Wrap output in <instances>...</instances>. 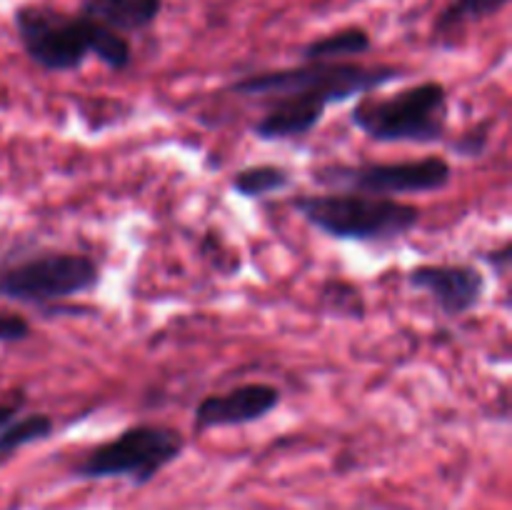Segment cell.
Listing matches in <instances>:
<instances>
[{
	"mask_svg": "<svg viewBox=\"0 0 512 510\" xmlns=\"http://www.w3.org/2000/svg\"><path fill=\"white\" fill-rule=\"evenodd\" d=\"M290 205L323 235L353 243H390L418 228L423 218V210L415 203L353 190L305 193L293 198Z\"/></svg>",
	"mask_w": 512,
	"mask_h": 510,
	"instance_id": "1",
	"label": "cell"
},
{
	"mask_svg": "<svg viewBox=\"0 0 512 510\" xmlns=\"http://www.w3.org/2000/svg\"><path fill=\"white\" fill-rule=\"evenodd\" d=\"M448 110V88L440 80H423L393 95H360L348 115L375 143L430 145L448 135Z\"/></svg>",
	"mask_w": 512,
	"mask_h": 510,
	"instance_id": "2",
	"label": "cell"
},
{
	"mask_svg": "<svg viewBox=\"0 0 512 510\" xmlns=\"http://www.w3.org/2000/svg\"><path fill=\"white\" fill-rule=\"evenodd\" d=\"M405 78V70L385 63H353V60H303L293 68L263 70L228 85L233 95L243 98H278L290 93H315L330 105L360 98Z\"/></svg>",
	"mask_w": 512,
	"mask_h": 510,
	"instance_id": "3",
	"label": "cell"
},
{
	"mask_svg": "<svg viewBox=\"0 0 512 510\" xmlns=\"http://www.w3.org/2000/svg\"><path fill=\"white\" fill-rule=\"evenodd\" d=\"M185 435L173 425L135 423L115 438L85 450L70 475L78 480H128L135 488L153 483L168 465L183 455Z\"/></svg>",
	"mask_w": 512,
	"mask_h": 510,
	"instance_id": "4",
	"label": "cell"
},
{
	"mask_svg": "<svg viewBox=\"0 0 512 510\" xmlns=\"http://www.w3.org/2000/svg\"><path fill=\"white\" fill-rule=\"evenodd\" d=\"M100 265L85 253L45 250L0 268V298L48 305L98 288Z\"/></svg>",
	"mask_w": 512,
	"mask_h": 510,
	"instance_id": "5",
	"label": "cell"
},
{
	"mask_svg": "<svg viewBox=\"0 0 512 510\" xmlns=\"http://www.w3.org/2000/svg\"><path fill=\"white\" fill-rule=\"evenodd\" d=\"M313 180L330 190H353V193L398 198L445 190L453 180V168L440 155H425L418 160H395V163H328L315 168Z\"/></svg>",
	"mask_w": 512,
	"mask_h": 510,
	"instance_id": "6",
	"label": "cell"
},
{
	"mask_svg": "<svg viewBox=\"0 0 512 510\" xmlns=\"http://www.w3.org/2000/svg\"><path fill=\"white\" fill-rule=\"evenodd\" d=\"M13 25L25 55L48 73H73L90 58L93 20L80 13L30 3L15 10Z\"/></svg>",
	"mask_w": 512,
	"mask_h": 510,
	"instance_id": "7",
	"label": "cell"
},
{
	"mask_svg": "<svg viewBox=\"0 0 512 510\" xmlns=\"http://www.w3.org/2000/svg\"><path fill=\"white\" fill-rule=\"evenodd\" d=\"M283 400L278 385L243 383L225 393H210L195 405L193 433L203 435L218 428H240L268 418Z\"/></svg>",
	"mask_w": 512,
	"mask_h": 510,
	"instance_id": "8",
	"label": "cell"
},
{
	"mask_svg": "<svg viewBox=\"0 0 512 510\" xmlns=\"http://www.w3.org/2000/svg\"><path fill=\"white\" fill-rule=\"evenodd\" d=\"M408 285L420 293H428L445 318H463L478 308L488 290V280L475 265L443 263L415 265L405 275Z\"/></svg>",
	"mask_w": 512,
	"mask_h": 510,
	"instance_id": "9",
	"label": "cell"
},
{
	"mask_svg": "<svg viewBox=\"0 0 512 510\" xmlns=\"http://www.w3.org/2000/svg\"><path fill=\"white\" fill-rule=\"evenodd\" d=\"M328 108L330 100L315 93H290L268 98V110L253 125V135L265 143L305 138L323 123Z\"/></svg>",
	"mask_w": 512,
	"mask_h": 510,
	"instance_id": "10",
	"label": "cell"
},
{
	"mask_svg": "<svg viewBox=\"0 0 512 510\" xmlns=\"http://www.w3.org/2000/svg\"><path fill=\"white\" fill-rule=\"evenodd\" d=\"M78 13L113 33L130 35L153 28L163 13V0H83Z\"/></svg>",
	"mask_w": 512,
	"mask_h": 510,
	"instance_id": "11",
	"label": "cell"
},
{
	"mask_svg": "<svg viewBox=\"0 0 512 510\" xmlns=\"http://www.w3.org/2000/svg\"><path fill=\"white\" fill-rule=\"evenodd\" d=\"M510 5V0H450L440 15L433 23V33L430 38L435 43L445 45V48H453V38L465 30L468 25L483 23V20L495 18L498 13H503Z\"/></svg>",
	"mask_w": 512,
	"mask_h": 510,
	"instance_id": "12",
	"label": "cell"
},
{
	"mask_svg": "<svg viewBox=\"0 0 512 510\" xmlns=\"http://www.w3.org/2000/svg\"><path fill=\"white\" fill-rule=\"evenodd\" d=\"M373 48V38L365 28L350 25V28L335 30V33L315 38L300 48V58L303 60H348L358 58V55L370 53Z\"/></svg>",
	"mask_w": 512,
	"mask_h": 510,
	"instance_id": "13",
	"label": "cell"
},
{
	"mask_svg": "<svg viewBox=\"0 0 512 510\" xmlns=\"http://www.w3.org/2000/svg\"><path fill=\"white\" fill-rule=\"evenodd\" d=\"M293 185V175L288 168L273 163L263 165H248V168L238 170L230 180V188L238 195L248 200H263L268 195L283 193Z\"/></svg>",
	"mask_w": 512,
	"mask_h": 510,
	"instance_id": "14",
	"label": "cell"
},
{
	"mask_svg": "<svg viewBox=\"0 0 512 510\" xmlns=\"http://www.w3.org/2000/svg\"><path fill=\"white\" fill-rule=\"evenodd\" d=\"M55 423L48 413L18 415L0 430V463L13 458L20 448L33 443H43L53 435Z\"/></svg>",
	"mask_w": 512,
	"mask_h": 510,
	"instance_id": "15",
	"label": "cell"
},
{
	"mask_svg": "<svg viewBox=\"0 0 512 510\" xmlns=\"http://www.w3.org/2000/svg\"><path fill=\"white\" fill-rule=\"evenodd\" d=\"M320 303H323L325 313L333 315V318L363 320L368 313V303H365L358 285L343 278L325 280L323 288H320Z\"/></svg>",
	"mask_w": 512,
	"mask_h": 510,
	"instance_id": "16",
	"label": "cell"
},
{
	"mask_svg": "<svg viewBox=\"0 0 512 510\" xmlns=\"http://www.w3.org/2000/svg\"><path fill=\"white\" fill-rule=\"evenodd\" d=\"M490 125H493V120L488 118L475 125V128L465 130L458 140L450 143V150H455L460 158H480L490 145Z\"/></svg>",
	"mask_w": 512,
	"mask_h": 510,
	"instance_id": "17",
	"label": "cell"
},
{
	"mask_svg": "<svg viewBox=\"0 0 512 510\" xmlns=\"http://www.w3.org/2000/svg\"><path fill=\"white\" fill-rule=\"evenodd\" d=\"M33 333V325L25 315L13 310H0V343H23Z\"/></svg>",
	"mask_w": 512,
	"mask_h": 510,
	"instance_id": "18",
	"label": "cell"
},
{
	"mask_svg": "<svg viewBox=\"0 0 512 510\" xmlns=\"http://www.w3.org/2000/svg\"><path fill=\"white\" fill-rule=\"evenodd\" d=\"M483 258H485V263L493 265L498 273H505V270H508V265H510V258H512L510 243H503L498 250H490V253H485Z\"/></svg>",
	"mask_w": 512,
	"mask_h": 510,
	"instance_id": "19",
	"label": "cell"
},
{
	"mask_svg": "<svg viewBox=\"0 0 512 510\" xmlns=\"http://www.w3.org/2000/svg\"><path fill=\"white\" fill-rule=\"evenodd\" d=\"M23 405H25V398L20 393L15 400H0V430H3L10 420L18 418L20 410H23Z\"/></svg>",
	"mask_w": 512,
	"mask_h": 510,
	"instance_id": "20",
	"label": "cell"
}]
</instances>
